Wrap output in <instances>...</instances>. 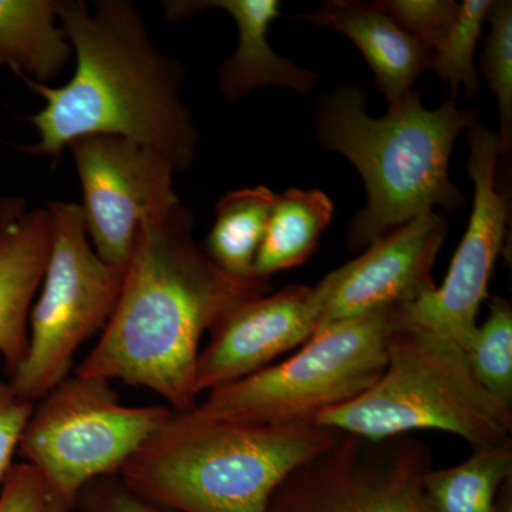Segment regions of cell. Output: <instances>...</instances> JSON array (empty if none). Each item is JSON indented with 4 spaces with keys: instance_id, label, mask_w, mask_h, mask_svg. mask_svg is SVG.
<instances>
[{
    "instance_id": "7a4b0ae2",
    "label": "cell",
    "mask_w": 512,
    "mask_h": 512,
    "mask_svg": "<svg viewBox=\"0 0 512 512\" xmlns=\"http://www.w3.org/2000/svg\"><path fill=\"white\" fill-rule=\"evenodd\" d=\"M94 5L92 12L80 0H57L76 70L60 87L22 79L46 101L29 119L39 143L25 150L57 156L76 138L111 134L157 151L184 173L197 158L200 134L183 100V64L158 49L133 2Z\"/></svg>"
},
{
    "instance_id": "ffe728a7",
    "label": "cell",
    "mask_w": 512,
    "mask_h": 512,
    "mask_svg": "<svg viewBox=\"0 0 512 512\" xmlns=\"http://www.w3.org/2000/svg\"><path fill=\"white\" fill-rule=\"evenodd\" d=\"M274 191L259 185L228 192L215 208V224L204 251L222 271L241 279H258L255 261L276 201Z\"/></svg>"
},
{
    "instance_id": "ac0fdd59",
    "label": "cell",
    "mask_w": 512,
    "mask_h": 512,
    "mask_svg": "<svg viewBox=\"0 0 512 512\" xmlns=\"http://www.w3.org/2000/svg\"><path fill=\"white\" fill-rule=\"evenodd\" d=\"M333 202L320 190L291 188L276 195L274 210L255 261V276L268 281L276 272L308 261L332 221Z\"/></svg>"
},
{
    "instance_id": "cb8c5ba5",
    "label": "cell",
    "mask_w": 512,
    "mask_h": 512,
    "mask_svg": "<svg viewBox=\"0 0 512 512\" xmlns=\"http://www.w3.org/2000/svg\"><path fill=\"white\" fill-rule=\"evenodd\" d=\"M373 6L433 55L456 22L454 0H379Z\"/></svg>"
},
{
    "instance_id": "4316f807",
    "label": "cell",
    "mask_w": 512,
    "mask_h": 512,
    "mask_svg": "<svg viewBox=\"0 0 512 512\" xmlns=\"http://www.w3.org/2000/svg\"><path fill=\"white\" fill-rule=\"evenodd\" d=\"M0 512H47L42 477L28 463L10 468L0 491Z\"/></svg>"
},
{
    "instance_id": "e0dca14e",
    "label": "cell",
    "mask_w": 512,
    "mask_h": 512,
    "mask_svg": "<svg viewBox=\"0 0 512 512\" xmlns=\"http://www.w3.org/2000/svg\"><path fill=\"white\" fill-rule=\"evenodd\" d=\"M56 20L57 0H0V67L37 84L55 80L73 53Z\"/></svg>"
},
{
    "instance_id": "7c38bea8",
    "label": "cell",
    "mask_w": 512,
    "mask_h": 512,
    "mask_svg": "<svg viewBox=\"0 0 512 512\" xmlns=\"http://www.w3.org/2000/svg\"><path fill=\"white\" fill-rule=\"evenodd\" d=\"M446 234L440 214L420 215L330 272L315 286L320 308L316 332L366 313L409 305L436 291L431 274Z\"/></svg>"
},
{
    "instance_id": "d6986e66",
    "label": "cell",
    "mask_w": 512,
    "mask_h": 512,
    "mask_svg": "<svg viewBox=\"0 0 512 512\" xmlns=\"http://www.w3.org/2000/svg\"><path fill=\"white\" fill-rule=\"evenodd\" d=\"M511 477V439L477 448L457 466L431 468L424 477V505L427 512H498V494Z\"/></svg>"
},
{
    "instance_id": "5b68a950",
    "label": "cell",
    "mask_w": 512,
    "mask_h": 512,
    "mask_svg": "<svg viewBox=\"0 0 512 512\" xmlns=\"http://www.w3.org/2000/svg\"><path fill=\"white\" fill-rule=\"evenodd\" d=\"M313 423L367 439L446 431L477 450L511 439L512 409L477 382L460 346L399 319L380 379Z\"/></svg>"
},
{
    "instance_id": "2e32d148",
    "label": "cell",
    "mask_w": 512,
    "mask_h": 512,
    "mask_svg": "<svg viewBox=\"0 0 512 512\" xmlns=\"http://www.w3.org/2000/svg\"><path fill=\"white\" fill-rule=\"evenodd\" d=\"M301 19L349 37L365 56L389 106L409 96L421 74L431 70L433 55L372 3L328 0Z\"/></svg>"
},
{
    "instance_id": "8fae6325",
    "label": "cell",
    "mask_w": 512,
    "mask_h": 512,
    "mask_svg": "<svg viewBox=\"0 0 512 512\" xmlns=\"http://www.w3.org/2000/svg\"><path fill=\"white\" fill-rule=\"evenodd\" d=\"M468 173L474 185L473 212L443 285L419 301L400 306L406 325L430 330L466 350L477 328L481 303L507 235L508 201L497 188L498 134L476 119L467 127Z\"/></svg>"
},
{
    "instance_id": "ba28073f",
    "label": "cell",
    "mask_w": 512,
    "mask_h": 512,
    "mask_svg": "<svg viewBox=\"0 0 512 512\" xmlns=\"http://www.w3.org/2000/svg\"><path fill=\"white\" fill-rule=\"evenodd\" d=\"M52 245L42 291L29 316V348L8 382L36 403L69 377L74 355L113 315L126 268L94 251L82 207L50 201Z\"/></svg>"
},
{
    "instance_id": "3957f363",
    "label": "cell",
    "mask_w": 512,
    "mask_h": 512,
    "mask_svg": "<svg viewBox=\"0 0 512 512\" xmlns=\"http://www.w3.org/2000/svg\"><path fill=\"white\" fill-rule=\"evenodd\" d=\"M342 434L313 421L231 423L173 410L119 477L177 512H268L282 481Z\"/></svg>"
},
{
    "instance_id": "d4e9b609",
    "label": "cell",
    "mask_w": 512,
    "mask_h": 512,
    "mask_svg": "<svg viewBox=\"0 0 512 512\" xmlns=\"http://www.w3.org/2000/svg\"><path fill=\"white\" fill-rule=\"evenodd\" d=\"M79 512H177L137 494L119 477L94 480L80 495Z\"/></svg>"
},
{
    "instance_id": "6da1fadb",
    "label": "cell",
    "mask_w": 512,
    "mask_h": 512,
    "mask_svg": "<svg viewBox=\"0 0 512 512\" xmlns=\"http://www.w3.org/2000/svg\"><path fill=\"white\" fill-rule=\"evenodd\" d=\"M192 228L183 204L141 225L113 315L74 375L146 387L180 412L195 407L202 336L271 285L222 271Z\"/></svg>"
},
{
    "instance_id": "52a82bcc",
    "label": "cell",
    "mask_w": 512,
    "mask_h": 512,
    "mask_svg": "<svg viewBox=\"0 0 512 512\" xmlns=\"http://www.w3.org/2000/svg\"><path fill=\"white\" fill-rule=\"evenodd\" d=\"M173 410L124 406L99 377L74 375L50 390L35 403L18 448L42 477L47 512L76 511L84 488L119 474Z\"/></svg>"
},
{
    "instance_id": "277c9868",
    "label": "cell",
    "mask_w": 512,
    "mask_h": 512,
    "mask_svg": "<svg viewBox=\"0 0 512 512\" xmlns=\"http://www.w3.org/2000/svg\"><path fill=\"white\" fill-rule=\"evenodd\" d=\"M365 97L359 87H340L316 113L320 146L348 158L365 181L366 207L348 228L355 251L436 207L456 211L466 205L448 168L458 136L474 119L454 100L426 109L417 90L375 119Z\"/></svg>"
},
{
    "instance_id": "7402d4cb",
    "label": "cell",
    "mask_w": 512,
    "mask_h": 512,
    "mask_svg": "<svg viewBox=\"0 0 512 512\" xmlns=\"http://www.w3.org/2000/svg\"><path fill=\"white\" fill-rule=\"evenodd\" d=\"M493 0H464L458 3L456 22L439 49L433 53L431 70L443 82L450 84L453 99L463 87L468 97L478 92V77L474 67V55L481 30L487 20Z\"/></svg>"
},
{
    "instance_id": "4fadbf2b",
    "label": "cell",
    "mask_w": 512,
    "mask_h": 512,
    "mask_svg": "<svg viewBox=\"0 0 512 512\" xmlns=\"http://www.w3.org/2000/svg\"><path fill=\"white\" fill-rule=\"evenodd\" d=\"M315 288L295 285L239 303L212 328L195 370L198 396L271 366L318 329Z\"/></svg>"
},
{
    "instance_id": "30bf717a",
    "label": "cell",
    "mask_w": 512,
    "mask_h": 512,
    "mask_svg": "<svg viewBox=\"0 0 512 512\" xmlns=\"http://www.w3.org/2000/svg\"><path fill=\"white\" fill-rule=\"evenodd\" d=\"M82 183L84 222L103 261L126 268L138 229L181 204L175 171L157 151L111 134L76 138L67 146Z\"/></svg>"
},
{
    "instance_id": "9c48e42d",
    "label": "cell",
    "mask_w": 512,
    "mask_h": 512,
    "mask_svg": "<svg viewBox=\"0 0 512 512\" xmlns=\"http://www.w3.org/2000/svg\"><path fill=\"white\" fill-rule=\"evenodd\" d=\"M430 448L412 434H342L276 488L268 512H427Z\"/></svg>"
},
{
    "instance_id": "8992f818",
    "label": "cell",
    "mask_w": 512,
    "mask_h": 512,
    "mask_svg": "<svg viewBox=\"0 0 512 512\" xmlns=\"http://www.w3.org/2000/svg\"><path fill=\"white\" fill-rule=\"evenodd\" d=\"M399 308L380 309L318 330L291 359L211 390L192 412L202 419L231 423H311L380 379Z\"/></svg>"
},
{
    "instance_id": "5bb4252c",
    "label": "cell",
    "mask_w": 512,
    "mask_h": 512,
    "mask_svg": "<svg viewBox=\"0 0 512 512\" xmlns=\"http://www.w3.org/2000/svg\"><path fill=\"white\" fill-rule=\"evenodd\" d=\"M52 245L47 208H29L25 198L0 200V355L8 375L29 348V316L45 276Z\"/></svg>"
},
{
    "instance_id": "9a60e30c",
    "label": "cell",
    "mask_w": 512,
    "mask_h": 512,
    "mask_svg": "<svg viewBox=\"0 0 512 512\" xmlns=\"http://www.w3.org/2000/svg\"><path fill=\"white\" fill-rule=\"evenodd\" d=\"M168 18H190L201 10L218 8L232 16L238 28V46L234 55L222 63L218 86L228 103L265 86L286 87L308 94L319 74L296 66L276 55L269 45L271 23L281 16L278 0H204V2H165Z\"/></svg>"
},
{
    "instance_id": "44dd1931",
    "label": "cell",
    "mask_w": 512,
    "mask_h": 512,
    "mask_svg": "<svg viewBox=\"0 0 512 512\" xmlns=\"http://www.w3.org/2000/svg\"><path fill=\"white\" fill-rule=\"evenodd\" d=\"M478 383L512 409V305L495 296L490 313L464 350Z\"/></svg>"
},
{
    "instance_id": "603a6c76",
    "label": "cell",
    "mask_w": 512,
    "mask_h": 512,
    "mask_svg": "<svg viewBox=\"0 0 512 512\" xmlns=\"http://www.w3.org/2000/svg\"><path fill=\"white\" fill-rule=\"evenodd\" d=\"M487 20L490 33L485 40L481 56V70L488 89L497 100L500 111V138L503 154L511 150L512 143V3L500 0L491 3Z\"/></svg>"
},
{
    "instance_id": "484cf974",
    "label": "cell",
    "mask_w": 512,
    "mask_h": 512,
    "mask_svg": "<svg viewBox=\"0 0 512 512\" xmlns=\"http://www.w3.org/2000/svg\"><path fill=\"white\" fill-rule=\"evenodd\" d=\"M33 407L35 403L19 396L9 382L0 380V484L12 468V458Z\"/></svg>"
}]
</instances>
